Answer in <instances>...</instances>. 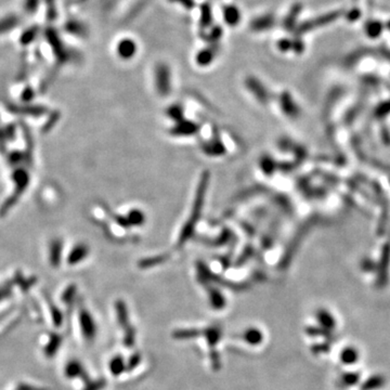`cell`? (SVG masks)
Listing matches in <instances>:
<instances>
[{
	"label": "cell",
	"mask_w": 390,
	"mask_h": 390,
	"mask_svg": "<svg viewBox=\"0 0 390 390\" xmlns=\"http://www.w3.org/2000/svg\"><path fill=\"white\" fill-rule=\"evenodd\" d=\"M306 333L309 336H323L325 338H332V331L324 328L322 326H308L306 328Z\"/></svg>",
	"instance_id": "9a60e30c"
},
{
	"label": "cell",
	"mask_w": 390,
	"mask_h": 390,
	"mask_svg": "<svg viewBox=\"0 0 390 390\" xmlns=\"http://www.w3.org/2000/svg\"><path fill=\"white\" fill-rule=\"evenodd\" d=\"M138 50L137 43L132 38L125 37L118 42L117 44V54L122 59H131L136 56Z\"/></svg>",
	"instance_id": "6da1fadb"
},
{
	"label": "cell",
	"mask_w": 390,
	"mask_h": 390,
	"mask_svg": "<svg viewBox=\"0 0 390 390\" xmlns=\"http://www.w3.org/2000/svg\"><path fill=\"white\" fill-rule=\"evenodd\" d=\"M331 350V347L327 343H322V344H316L311 347V351L314 354H320V353H326Z\"/></svg>",
	"instance_id": "d6986e66"
},
{
	"label": "cell",
	"mask_w": 390,
	"mask_h": 390,
	"mask_svg": "<svg viewBox=\"0 0 390 390\" xmlns=\"http://www.w3.org/2000/svg\"><path fill=\"white\" fill-rule=\"evenodd\" d=\"M243 339L249 345H253V346H257V345L261 344L263 341V335L262 332L260 329L256 327H251L246 329L243 334Z\"/></svg>",
	"instance_id": "9c48e42d"
},
{
	"label": "cell",
	"mask_w": 390,
	"mask_h": 390,
	"mask_svg": "<svg viewBox=\"0 0 390 390\" xmlns=\"http://www.w3.org/2000/svg\"><path fill=\"white\" fill-rule=\"evenodd\" d=\"M317 320L320 323V326L332 331L336 326V320L333 317L331 312H328L325 309H319L317 311Z\"/></svg>",
	"instance_id": "277c9868"
},
{
	"label": "cell",
	"mask_w": 390,
	"mask_h": 390,
	"mask_svg": "<svg viewBox=\"0 0 390 390\" xmlns=\"http://www.w3.org/2000/svg\"><path fill=\"white\" fill-rule=\"evenodd\" d=\"M141 362V354L140 353H134L131 356V358L129 359V362L126 366V371H132L134 368H137L139 366V363Z\"/></svg>",
	"instance_id": "ac0fdd59"
},
{
	"label": "cell",
	"mask_w": 390,
	"mask_h": 390,
	"mask_svg": "<svg viewBox=\"0 0 390 390\" xmlns=\"http://www.w3.org/2000/svg\"><path fill=\"white\" fill-rule=\"evenodd\" d=\"M386 378L383 375H373L368 377L366 382L361 385V390H377L383 388L386 385Z\"/></svg>",
	"instance_id": "52a82bcc"
},
{
	"label": "cell",
	"mask_w": 390,
	"mask_h": 390,
	"mask_svg": "<svg viewBox=\"0 0 390 390\" xmlns=\"http://www.w3.org/2000/svg\"><path fill=\"white\" fill-rule=\"evenodd\" d=\"M109 368H111V372L113 375H115V376L121 375L124 369H126V366H125L123 358L122 357L114 358L111 361V366H109Z\"/></svg>",
	"instance_id": "2e32d148"
},
{
	"label": "cell",
	"mask_w": 390,
	"mask_h": 390,
	"mask_svg": "<svg viewBox=\"0 0 390 390\" xmlns=\"http://www.w3.org/2000/svg\"><path fill=\"white\" fill-rule=\"evenodd\" d=\"M273 23H274V19L271 14H266V16H261L258 17L257 19H255L251 23V27H253L254 31L256 32H262L271 28Z\"/></svg>",
	"instance_id": "8992f818"
},
{
	"label": "cell",
	"mask_w": 390,
	"mask_h": 390,
	"mask_svg": "<svg viewBox=\"0 0 390 390\" xmlns=\"http://www.w3.org/2000/svg\"><path fill=\"white\" fill-rule=\"evenodd\" d=\"M359 360V351L353 347H346L341 352V361L345 366H352Z\"/></svg>",
	"instance_id": "30bf717a"
},
{
	"label": "cell",
	"mask_w": 390,
	"mask_h": 390,
	"mask_svg": "<svg viewBox=\"0 0 390 390\" xmlns=\"http://www.w3.org/2000/svg\"><path fill=\"white\" fill-rule=\"evenodd\" d=\"M171 75H169V67L166 64L159 63L156 68H155V78L157 79L158 88L162 90H166L169 88V83H171Z\"/></svg>",
	"instance_id": "7a4b0ae2"
},
{
	"label": "cell",
	"mask_w": 390,
	"mask_h": 390,
	"mask_svg": "<svg viewBox=\"0 0 390 390\" xmlns=\"http://www.w3.org/2000/svg\"><path fill=\"white\" fill-rule=\"evenodd\" d=\"M203 332L196 328H184V329H177L173 333V336L174 339H179V341H187V339L196 338L199 335H202Z\"/></svg>",
	"instance_id": "8fae6325"
},
{
	"label": "cell",
	"mask_w": 390,
	"mask_h": 390,
	"mask_svg": "<svg viewBox=\"0 0 390 390\" xmlns=\"http://www.w3.org/2000/svg\"><path fill=\"white\" fill-rule=\"evenodd\" d=\"M116 310H117V318L119 324H121L123 327H125V329L129 328L131 325L129 324L128 321V312L126 304H125L123 302H118L116 304Z\"/></svg>",
	"instance_id": "7c38bea8"
},
{
	"label": "cell",
	"mask_w": 390,
	"mask_h": 390,
	"mask_svg": "<svg viewBox=\"0 0 390 390\" xmlns=\"http://www.w3.org/2000/svg\"><path fill=\"white\" fill-rule=\"evenodd\" d=\"M209 298H211V303L215 309H222L226 306V299L223 298L221 293L217 291V289H212L211 294H209Z\"/></svg>",
	"instance_id": "5bb4252c"
},
{
	"label": "cell",
	"mask_w": 390,
	"mask_h": 390,
	"mask_svg": "<svg viewBox=\"0 0 390 390\" xmlns=\"http://www.w3.org/2000/svg\"><path fill=\"white\" fill-rule=\"evenodd\" d=\"M221 334H222L221 327H220L219 325H213V326L205 328L202 335H204L205 338H206L209 347L215 348V346L220 342Z\"/></svg>",
	"instance_id": "5b68a950"
},
{
	"label": "cell",
	"mask_w": 390,
	"mask_h": 390,
	"mask_svg": "<svg viewBox=\"0 0 390 390\" xmlns=\"http://www.w3.org/2000/svg\"><path fill=\"white\" fill-rule=\"evenodd\" d=\"M214 51L212 49H202L201 51H198L196 56V62L198 65H208L213 62L214 60Z\"/></svg>",
	"instance_id": "4fadbf2b"
},
{
	"label": "cell",
	"mask_w": 390,
	"mask_h": 390,
	"mask_svg": "<svg viewBox=\"0 0 390 390\" xmlns=\"http://www.w3.org/2000/svg\"><path fill=\"white\" fill-rule=\"evenodd\" d=\"M209 358H211L213 368L215 369V371H218L220 367H221V362H220L219 353L215 348L211 349V352H209Z\"/></svg>",
	"instance_id": "e0dca14e"
},
{
	"label": "cell",
	"mask_w": 390,
	"mask_h": 390,
	"mask_svg": "<svg viewBox=\"0 0 390 390\" xmlns=\"http://www.w3.org/2000/svg\"><path fill=\"white\" fill-rule=\"evenodd\" d=\"M223 20L230 26H236L241 21V11L236 4H230L223 8Z\"/></svg>",
	"instance_id": "3957f363"
},
{
	"label": "cell",
	"mask_w": 390,
	"mask_h": 390,
	"mask_svg": "<svg viewBox=\"0 0 390 390\" xmlns=\"http://www.w3.org/2000/svg\"><path fill=\"white\" fill-rule=\"evenodd\" d=\"M360 378H361V375L359 372H346L342 374L337 384L341 388H348L357 385L360 382Z\"/></svg>",
	"instance_id": "ba28073f"
}]
</instances>
